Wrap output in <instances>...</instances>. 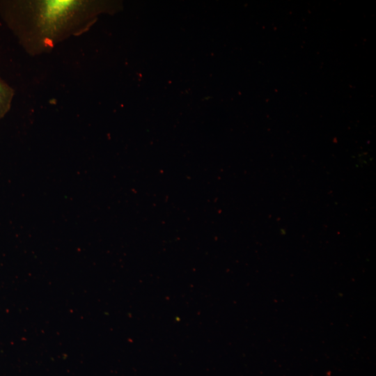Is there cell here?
<instances>
[{
    "mask_svg": "<svg viewBox=\"0 0 376 376\" xmlns=\"http://www.w3.org/2000/svg\"><path fill=\"white\" fill-rule=\"evenodd\" d=\"M107 8L91 0H0V17L31 56L86 32Z\"/></svg>",
    "mask_w": 376,
    "mask_h": 376,
    "instance_id": "1",
    "label": "cell"
},
{
    "mask_svg": "<svg viewBox=\"0 0 376 376\" xmlns=\"http://www.w3.org/2000/svg\"><path fill=\"white\" fill-rule=\"evenodd\" d=\"M14 95V89L0 77V119L10 111Z\"/></svg>",
    "mask_w": 376,
    "mask_h": 376,
    "instance_id": "2",
    "label": "cell"
}]
</instances>
